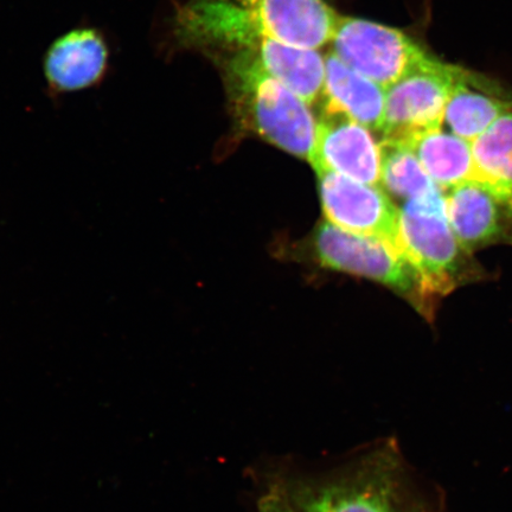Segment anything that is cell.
<instances>
[{"instance_id":"3957f363","label":"cell","mask_w":512,"mask_h":512,"mask_svg":"<svg viewBox=\"0 0 512 512\" xmlns=\"http://www.w3.org/2000/svg\"><path fill=\"white\" fill-rule=\"evenodd\" d=\"M210 61L219 69L234 124L310 162L317 132L311 106L252 57L219 55Z\"/></svg>"},{"instance_id":"8fae6325","label":"cell","mask_w":512,"mask_h":512,"mask_svg":"<svg viewBox=\"0 0 512 512\" xmlns=\"http://www.w3.org/2000/svg\"><path fill=\"white\" fill-rule=\"evenodd\" d=\"M290 46L318 50L334 37L339 16L325 0H233Z\"/></svg>"},{"instance_id":"e0dca14e","label":"cell","mask_w":512,"mask_h":512,"mask_svg":"<svg viewBox=\"0 0 512 512\" xmlns=\"http://www.w3.org/2000/svg\"><path fill=\"white\" fill-rule=\"evenodd\" d=\"M381 183L390 194L401 200L413 201L444 192L422 168L419 159L405 144L381 140Z\"/></svg>"},{"instance_id":"9a60e30c","label":"cell","mask_w":512,"mask_h":512,"mask_svg":"<svg viewBox=\"0 0 512 512\" xmlns=\"http://www.w3.org/2000/svg\"><path fill=\"white\" fill-rule=\"evenodd\" d=\"M402 144L414 152L422 168L444 192L475 175L471 143L443 127L420 133Z\"/></svg>"},{"instance_id":"4fadbf2b","label":"cell","mask_w":512,"mask_h":512,"mask_svg":"<svg viewBox=\"0 0 512 512\" xmlns=\"http://www.w3.org/2000/svg\"><path fill=\"white\" fill-rule=\"evenodd\" d=\"M324 107L343 112L381 134L386 111V88L352 69L330 50L325 56Z\"/></svg>"},{"instance_id":"7c38bea8","label":"cell","mask_w":512,"mask_h":512,"mask_svg":"<svg viewBox=\"0 0 512 512\" xmlns=\"http://www.w3.org/2000/svg\"><path fill=\"white\" fill-rule=\"evenodd\" d=\"M512 111V99L494 82L463 69L450 98H448L443 126L450 132L472 143L480 134Z\"/></svg>"},{"instance_id":"52a82bcc","label":"cell","mask_w":512,"mask_h":512,"mask_svg":"<svg viewBox=\"0 0 512 512\" xmlns=\"http://www.w3.org/2000/svg\"><path fill=\"white\" fill-rule=\"evenodd\" d=\"M313 248L320 264L332 270L361 275L401 292L418 291L412 267L392 243L324 222L313 236Z\"/></svg>"},{"instance_id":"277c9868","label":"cell","mask_w":512,"mask_h":512,"mask_svg":"<svg viewBox=\"0 0 512 512\" xmlns=\"http://www.w3.org/2000/svg\"><path fill=\"white\" fill-rule=\"evenodd\" d=\"M399 239L421 296L453 290L463 248L447 220L445 192L403 204L399 209Z\"/></svg>"},{"instance_id":"7a4b0ae2","label":"cell","mask_w":512,"mask_h":512,"mask_svg":"<svg viewBox=\"0 0 512 512\" xmlns=\"http://www.w3.org/2000/svg\"><path fill=\"white\" fill-rule=\"evenodd\" d=\"M437 503L386 445L323 476L275 480L258 512H443Z\"/></svg>"},{"instance_id":"ba28073f","label":"cell","mask_w":512,"mask_h":512,"mask_svg":"<svg viewBox=\"0 0 512 512\" xmlns=\"http://www.w3.org/2000/svg\"><path fill=\"white\" fill-rule=\"evenodd\" d=\"M320 200L330 223L347 232L374 236L400 249L399 209L384 192L335 172L318 171Z\"/></svg>"},{"instance_id":"8992f818","label":"cell","mask_w":512,"mask_h":512,"mask_svg":"<svg viewBox=\"0 0 512 512\" xmlns=\"http://www.w3.org/2000/svg\"><path fill=\"white\" fill-rule=\"evenodd\" d=\"M330 44L339 60L384 88L430 56L405 32L354 17L339 18Z\"/></svg>"},{"instance_id":"6da1fadb","label":"cell","mask_w":512,"mask_h":512,"mask_svg":"<svg viewBox=\"0 0 512 512\" xmlns=\"http://www.w3.org/2000/svg\"><path fill=\"white\" fill-rule=\"evenodd\" d=\"M169 49L211 57L246 55L292 89L307 105L322 100L325 57L274 37L251 12L233 0H177L166 18Z\"/></svg>"},{"instance_id":"2e32d148","label":"cell","mask_w":512,"mask_h":512,"mask_svg":"<svg viewBox=\"0 0 512 512\" xmlns=\"http://www.w3.org/2000/svg\"><path fill=\"white\" fill-rule=\"evenodd\" d=\"M471 145L473 179L483 184L512 216V111L502 115Z\"/></svg>"},{"instance_id":"30bf717a","label":"cell","mask_w":512,"mask_h":512,"mask_svg":"<svg viewBox=\"0 0 512 512\" xmlns=\"http://www.w3.org/2000/svg\"><path fill=\"white\" fill-rule=\"evenodd\" d=\"M108 64L110 47L104 34L91 27L75 28L50 44L44 78L55 94L85 91L104 80Z\"/></svg>"},{"instance_id":"9c48e42d","label":"cell","mask_w":512,"mask_h":512,"mask_svg":"<svg viewBox=\"0 0 512 512\" xmlns=\"http://www.w3.org/2000/svg\"><path fill=\"white\" fill-rule=\"evenodd\" d=\"M373 133L347 114L323 106L310 163L316 172H335L377 187L381 183L382 149Z\"/></svg>"},{"instance_id":"5b68a950","label":"cell","mask_w":512,"mask_h":512,"mask_svg":"<svg viewBox=\"0 0 512 512\" xmlns=\"http://www.w3.org/2000/svg\"><path fill=\"white\" fill-rule=\"evenodd\" d=\"M462 72L463 68L428 56L386 88L381 140L406 143L420 133L443 127L448 98Z\"/></svg>"},{"instance_id":"5bb4252c","label":"cell","mask_w":512,"mask_h":512,"mask_svg":"<svg viewBox=\"0 0 512 512\" xmlns=\"http://www.w3.org/2000/svg\"><path fill=\"white\" fill-rule=\"evenodd\" d=\"M446 215L463 251L485 245L501 233L502 206L476 179L445 192Z\"/></svg>"}]
</instances>
